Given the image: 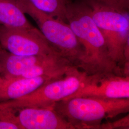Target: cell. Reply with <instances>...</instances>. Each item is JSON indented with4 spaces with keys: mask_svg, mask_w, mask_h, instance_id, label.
Instances as JSON below:
<instances>
[{
    "mask_svg": "<svg viewBox=\"0 0 129 129\" xmlns=\"http://www.w3.org/2000/svg\"><path fill=\"white\" fill-rule=\"evenodd\" d=\"M0 25L16 28L34 27L14 0H0Z\"/></svg>",
    "mask_w": 129,
    "mask_h": 129,
    "instance_id": "11",
    "label": "cell"
},
{
    "mask_svg": "<svg viewBox=\"0 0 129 129\" xmlns=\"http://www.w3.org/2000/svg\"><path fill=\"white\" fill-rule=\"evenodd\" d=\"M14 109L16 123L20 129H75L53 109L35 108Z\"/></svg>",
    "mask_w": 129,
    "mask_h": 129,
    "instance_id": "8",
    "label": "cell"
},
{
    "mask_svg": "<svg viewBox=\"0 0 129 129\" xmlns=\"http://www.w3.org/2000/svg\"><path fill=\"white\" fill-rule=\"evenodd\" d=\"M88 5H95L114 10L120 12L128 13L129 0H81Z\"/></svg>",
    "mask_w": 129,
    "mask_h": 129,
    "instance_id": "13",
    "label": "cell"
},
{
    "mask_svg": "<svg viewBox=\"0 0 129 129\" xmlns=\"http://www.w3.org/2000/svg\"><path fill=\"white\" fill-rule=\"evenodd\" d=\"M37 9L67 23V7L71 0H28Z\"/></svg>",
    "mask_w": 129,
    "mask_h": 129,
    "instance_id": "12",
    "label": "cell"
},
{
    "mask_svg": "<svg viewBox=\"0 0 129 129\" xmlns=\"http://www.w3.org/2000/svg\"><path fill=\"white\" fill-rule=\"evenodd\" d=\"M48 56L49 55H20L10 53L2 60L1 70L4 77H19L28 69L39 63Z\"/></svg>",
    "mask_w": 129,
    "mask_h": 129,
    "instance_id": "10",
    "label": "cell"
},
{
    "mask_svg": "<svg viewBox=\"0 0 129 129\" xmlns=\"http://www.w3.org/2000/svg\"><path fill=\"white\" fill-rule=\"evenodd\" d=\"M129 115L124 118L113 121L112 122H108L106 123H102L100 125L99 129H113L117 128L129 129Z\"/></svg>",
    "mask_w": 129,
    "mask_h": 129,
    "instance_id": "14",
    "label": "cell"
},
{
    "mask_svg": "<svg viewBox=\"0 0 129 129\" xmlns=\"http://www.w3.org/2000/svg\"><path fill=\"white\" fill-rule=\"evenodd\" d=\"M75 97L129 98V75L115 73L86 74L78 89L63 100Z\"/></svg>",
    "mask_w": 129,
    "mask_h": 129,
    "instance_id": "7",
    "label": "cell"
},
{
    "mask_svg": "<svg viewBox=\"0 0 129 129\" xmlns=\"http://www.w3.org/2000/svg\"><path fill=\"white\" fill-rule=\"evenodd\" d=\"M58 79L40 76L31 78L21 77L0 78V102H7L24 96L43 84Z\"/></svg>",
    "mask_w": 129,
    "mask_h": 129,
    "instance_id": "9",
    "label": "cell"
},
{
    "mask_svg": "<svg viewBox=\"0 0 129 129\" xmlns=\"http://www.w3.org/2000/svg\"><path fill=\"white\" fill-rule=\"evenodd\" d=\"M88 5L93 20L104 37L111 60L121 74L129 75V12Z\"/></svg>",
    "mask_w": 129,
    "mask_h": 129,
    "instance_id": "3",
    "label": "cell"
},
{
    "mask_svg": "<svg viewBox=\"0 0 129 129\" xmlns=\"http://www.w3.org/2000/svg\"><path fill=\"white\" fill-rule=\"evenodd\" d=\"M14 1L24 14L36 21L48 41L79 69L85 51L69 24L37 9L28 0Z\"/></svg>",
    "mask_w": 129,
    "mask_h": 129,
    "instance_id": "4",
    "label": "cell"
},
{
    "mask_svg": "<svg viewBox=\"0 0 129 129\" xmlns=\"http://www.w3.org/2000/svg\"><path fill=\"white\" fill-rule=\"evenodd\" d=\"M66 20L85 51L79 69L87 75L115 73L123 75L111 60L88 5L81 0L72 1L67 7Z\"/></svg>",
    "mask_w": 129,
    "mask_h": 129,
    "instance_id": "1",
    "label": "cell"
},
{
    "mask_svg": "<svg viewBox=\"0 0 129 129\" xmlns=\"http://www.w3.org/2000/svg\"><path fill=\"white\" fill-rule=\"evenodd\" d=\"M0 44L10 53L16 55H61L34 27L16 28L0 25Z\"/></svg>",
    "mask_w": 129,
    "mask_h": 129,
    "instance_id": "6",
    "label": "cell"
},
{
    "mask_svg": "<svg viewBox=\"0 0 129 129\" xmlns=\"http://www.w3.org/2000/svg\"><path fill=\"white\" fill-rule=\"evenodd\" d=\"M53 109L75 129H98L103 120L129 111V98L75 97L57 102Z\"/></svg>",
    "mask_w": 129,
    "mask_h": 129,
    "instance_id": "2",
    "label": "cell"
},
{
    "mask_svg": "<svg viewBox=\"0 0 129 129\" xmlns=\"http://www.w3.org/2000/svg\"><path fill=\"white\" fill-rule=\"evenodd\" d=\"M86 73L75 67L62 78L53 79L23 97L0 102L4 106L14 109L24 108L53 109L57 102L76 92Z\"/></svg>",
    "mask_w": 129,
    "mask_h": 129,
    "instance_id": "5",
    "label": "cell"
},
{
    "mask_svg": "<svg viewBox=\"0 0 129 129\" xmlns=\"http://www.w3.org/2000/svg\"><path fill=\"white\" fill-rule=\"evenodd\" d=\"M19 129V127L18 126L14 123L4 121H0V129Z\"/></svg>",
    "mask_w": 129,
    "mask_h": 129,
    "instance_id": "15",
    "label": "cell"
}]
</instances>
